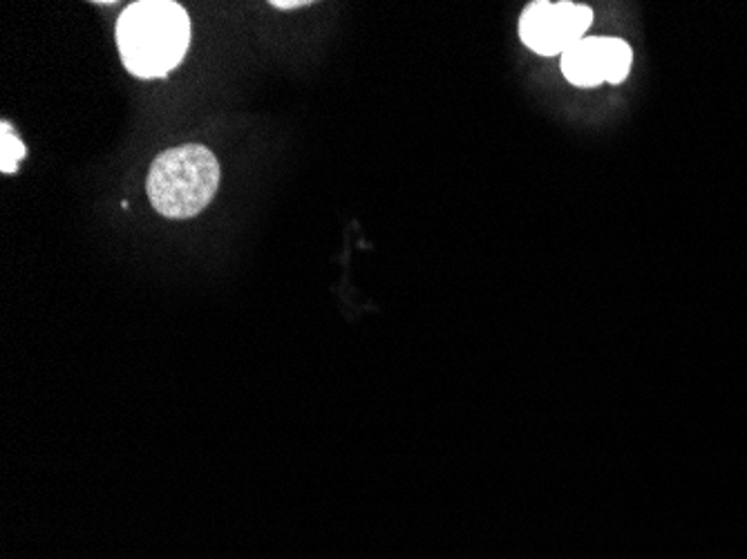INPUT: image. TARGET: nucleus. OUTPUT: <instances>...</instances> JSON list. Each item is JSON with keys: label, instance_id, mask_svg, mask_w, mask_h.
I'll return each mask as SVG.
<instances>
[{"label": "nucleus", "instance_id": "nucleus-4", "mask_svg": "<svg viewBox=\"0 0 747 559\" xmlns=\"http://www.w3.org/2000/svg\"><path fill=\"white\" fill-rule=\"evenodd\" d=\"M561 72L578 88L609 83V39H586L561 54Z\"/></svg>", "mask_w": 747, "mask_h": 559}, {"label": "nucleus", "instance_id": "nucleus-6", "mask_svg": "<svg viewBox=\"0 0 747 559\" xmlns=\"http://www.w3.org/2000/svg\"><path fill=\"white\" fill-rule=\"evenodd\" d=\"M633 52L624 40L609 39V83L618 85L627 79L631 70Z\"/></svg>", "mask_w": 747, "mask_h": 559}, {"label": "nucleus", "instance_id": "nucleus-2", "mask_svg": "<svg viewBox=\"0 0 747 559\" xmlns=\"http://www.w3.org/2000/svg\"><path fill=\"white\" fill-rule=\"evenodd\" d=\"M220 186L217 157L199 143L169 148L155 157L146 179L152 209L169 219L202 213Z\"/></svg>", "mask_w": 747, "mask_h": 559}, {"label": "nucleus", "instance_id": "nucleus-7", "mask_svg": "<svg viewBox=\"0 0 747 559\" xmlns=\"http://www.w3.org/2000/svg\"><path fill=\"white\" fill-rule=\"evenodd\" d=\"M305 0H271V7L275 9H296V7H305Z\"/></svg>", "mask_w": 747, "mask_h": 559}, {"label": "nucleus", "instance_id": "nucleus-5", "mask_svg": "<svg viewBox=\"0 0 747 559\" xmlns=\"http://www.w3.org/2000/svg\"><path fill=\"white\" fill-rule=\"evenodd\" d=\"M0 150H3V155H0V170L4 175L16 173L18 161L27 155V150L25 143L16 137V133H13L7 121L0 124Z\"/></svg>", "mask_w": 747, "mask_h": 559}, {"label": "nucleus", "instance_id": "nucleus-3", "mask_svg": "<svg viewBox=\"0 0 747 559\" xmlns=\"http://www.w3.org/2000/svg\"><path fill=\"white\" fill-rule=\"evenodd\" d=\"M591 22L586 4L533 3L519 18V39L540 56H558L584 39Z\"/></svg>", "mask_w": 747, "mask_h": 559}, {"label": "nucleus", "instance_id": "nucleus-1", "mask_svg": "<svg viewBox=\"0 0 747 559\" xmlns=\"http://www.w3.org/2000/svg\"><path fill=\"white\" fill-rule=\"evenodd\" d=\"M190 45V18L173 0H139L117 21V47L130 74L160 79L184 61Z\"/></svg>", "mask_w": 747, "mask_h": 559}]
</instances>
